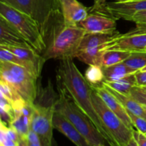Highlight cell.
<instances>
[{
	"instance_id": "cell-1",
	"label": "cell",
	"mask_w": 146,
	"mask_h": 146,
	"mask_svg": "<svg viewBox=\"0 0 146 146\" xmlns=\"http://www.w3.org/2000/svg\"><path fill=\"white\" fill-rule=\"evenodd\" d=\"M72 57L61 59L56 70L57 88L64 91L94 123L111 146H118L104 126L94 107L92 88L81 74Z\"/></svg>"
},
{
	"instance_id": "cell-2",
	"label": "cell",
	"mask_w": 146,
	"mask_h": 146,
	"mask_svg": "<svg viewBox=\"0 0 146 146\" xmlns=\"http://www.w3.org/2000/svg\"><path fill=\"white\" fill-rule=\"evenodd\" d=\"M28 14L39 27L46 48L65 27L58 0H0Z\"/></svg>"
},
{
	"instance_id": "cell-3",
	"label": "cell",
	"mask_w": 146,
	"mask_h": 146,
	"mask_svg": "<svg viewBox=\"0 0 146 146\" xmlns=\"http://www.w3.org/2000/svg\"><path fill=\"white\" fill-rule=\"evenodd\" d=\"M58 98L52 88L46 87L38 90L34 101L31 129L39 137L42 146H52L53 118Z\"/></svg>"
},
{
	"instance_id": "cell-4",
	"label": "cell",
	"mask_w": 146,
	"mask_h": 146,
	"mask_svg": "<svg viewBox=\"0 0 146 146\" xmlns=\"http://www.w3.org/2000/svg\"><path fill=\"white\" fill-rule=\"evenodd\" d=\"M58 98L56 103V111L64 115L91 145L111 146L91 120L77 107L74 101L64 91L58 88Z\"/></svg>"
},
{
	"instance_id": "cell-5",
	"label": "cell",
	"mask_w": 146,
	"mask_h": 146,
	"mask_svg": "<svg viewBox=\"0 0 146 146\" xmlns=\"http://www.w3.org/2000/svg\"><path fill=\"white\" fill-rule=\"evenodd\" d=\"M0 15L24 37L37 53L41 55L44 54L46 45L35 20L28 14L3 1H0Z\"/></svg>"
},
{
	"instance_id": "cell-6",
	"label": "cell",
	"mask_w": 146,
	"mask_h": 146,
	"mask_svg": "<svg viewBox=\"0 0 146 146\" xmlns=\"http://www.w3.org/2000/svg\"><path fill=\"white\" fill-rule=\"evenodd\" d=\"M0 78L1 81L15 88L27 104H34L38 93V78L27 68L17 64L0 61Z\"/></svg>"
},
{
	"instance_id": "cell-7",
	"label": "cell",
	"mask_w": 146,
	"mask_h": 146,
	"mask_svg": "<svg viewBox=\"0 0 146 146\" xmlns=\"http://www.w3.org/2000/svg\"><path fill=\"white\" fill-rule=\"evenodd\" d=\"M85 30L79 26H65L54 38L42 54L44 61L49 59H63L74 56L85 35Z\"/></svg>"
},
{
	"instance_id": "cell-8",
	"label": "cell",
	"mask_w": 146,
	"mask_h": 146,
	"mask_svg": "<svg viewBox=\"0 0 146 146\" xmlns=\"http://www.w3.org/2000/svg\"><path fill=\"white\" fill-rule=\"evenodd\" d=\"M92 88V87H91ZM92 100L101 122L118 146H125L133 138V131L106 105L92 88Z\"/></svg>"
},
{
	"instance_id": "cell-9",
	"label": "cell",
	"mask_w": 146,
	"mask_h": 146,
	"mask_svg": "<svg viewBox=\"0 0 146 146\" xmlns=\"http://www.w3.org/2000/svg\"><path fill=\"white\" fill-rule=\"evenodd\" d=\"M146 47V31L135 27L133 29L125 33L117 32L110 41L101 46L103 52L109 50L135 51H144Z\"/></svg>"
},
{
	"instance_id": "cell-10",
	"label": "cell",
	"mask_w": 146,
	"mask_h": 146,
	"mask_svg": "<svg viewBox=\"0 0 146 146\" xmlns=\"http://www.w3.org/2000/svg\"><path fill=\"white\" fill-rule=\"evenodd\" d=\"M146 10V0H131L125 1H113L106 4L102 8L91 11L111 16L115 20L131 21L135 13Z\"/></svg>"
},
{
	"instance_id": "cell-11",
	"label": "cell",
	"mask_w": 146,
	"mask_h": 146,
	"mask_svg": "<svg viewBox=\"0 0 146 146\" xmlns=\"http://www.w3.org/2000/svg\"><path fill=\"white\" fill-rule=\"evenodd\" d=\"M91 11V10H90ZM86 33H98L114 35L116 34V20L111 16L91 11L86 18L78 24Z\"/></svg>"
},
{
	"instance_id": "cell-12",
	"label": "cell",
	"mask_w": 146,
	"mask_h": 146,
	"mask_svg": "<svg viewBox=\"0 0 146 146\" xmlns=\"http://www.w3.org/2000/svg\"><path fill=\"white\" fill-rule=\"evenodd\" d=\"M0 47L14 53L27 64L31 74L38 78H39L46 61H44L42 56L37 53L34 48L12 46H0Z\"/></svg>"
},
{
	"instance_id": "cell-13",
	"label": "cell",
	"mask_w": 146,
	"mask_h": 146,
	"mask_svg": "<svg viewBox=\"0 0 146 146\" xmlns=\"http://www.w3.org/2000/svg\"><path fill=\"white\" fill-rule=\"evenodd\" d=\"M64 17V25L78 26L89 14V10L77 0H58Z\"/></svg>"
},
{
	"instance_id": "cell-14",
	"label": "cell",
	"mask_w": 146,
	"mask_h": 146,
	"mask_svg": "<svg viewBox=\"0 0 146 146\" xmlns=\"http://www.w3.org/2000/svg\"><path fill=\"white\" fill-rule=\"evenodd\" d=\"M54 129L65 135L76 146H91L84 135L61 113L55 111L53 118Z\"/></svg>"
},
{
	"instance_id": "cell-15",
	"label": "cell",
	"mask_w": 146,
	"mask_h": 146,
	"mask_svg": "<svg viewBox=\"0 0 146 146\" xmlns=\"http://www.w3.org/2000/svg\"><path fill=\"white\" fill-rule=\"evenodd\" d=\"M91 87L105 103L106 105L125 123V125L128 128L133 131L135 128L133 125L129 113L124 108L123 106L118 101V99L114 96H113L102 84L97 86H91Z\"/></svg>"
},
{
	"instance_id": "cell-16",
	"label": "cell",
	"mask_w": 146,
	"mask_h": 146,
	"mask_svg": "<svg viewBox=\"0 0 146 146\" xmlns=\"http://www.w3.org/2000/svg\"><path fill=\"white\" fill-rule=\"evenodd\" d=\"M0 46H12L32 48L24 37L0 15Z\"/></svg>"
},
{
	"instance_id": "cell-17",
	"label": "cell",
	"mask_w": 146,
	"mask_h": 146,
	"mask_svg": "<svg viewBox=\"0 0 146 146\" xmlns=\"http://www.w3.org/2000/svg\"><path fill=\"white\" fill-rule=\"evenodd\" d=\"M102 85L112 94L113 96L115 97L118 99V101L123 106L124 108L126 109V111L128 113L134 114V115H139V116L145 117V111L144 106L138 104L137 101H135L131 96L124 95V94L118 93L115 91V90L109 88L107 86L104 85L102 84Z\"/></svg>"
},
{
	"instance_id": "cell-18",
	"label": "cell",
	"mask_w": 146,
	"mask_h": 146,
	"mask_svg": "<svg viewBox=\"0 0 146 146\" xmlns=\"http://www.w3.org/2000/svg\"><path fill=\"white\" fill-rule=\"evenodd\" d=\"M106 81H114L121 79L131 74H135L137 71L127 66L124 62L110 66L102 67Z\"/></svg>"
},
{
	"instance_id": "cell-19",
	"label": "cell",
	"mask_w": 146,
	"mask_h": 146,
	"mask_svg": "<svg viewBox=\"0 0 146 146\" xmlns=\"http://www.w3.org/2000/svg\"><path fill=\"white\" fill-rule=\"evenodd\" d=\"M0 92L1 96H4L11 104L15 111H21L27 104L25 100L19 93L9 84L0 81Z\"/></svg>"
},
{
	"instance_id": "cell-20",
	"label": "cell",
	"mask_w": 146,
	"mask_h": 146,
	"mask_svg": "<svg viewBox=\"0 0 146 146\" xmlns=\"http://www.w3.org/2000/svg\"><path fill=\"white\" fill-rule=\"evenodd\" d=\"M103 53L104 52L101 49V46L78 50L74 54L73 58H78L79 61L88 64V66L95 65L101 66V58Z\"/></svg>"
},
{
	"instance_id": "cell-21",
	"label": "cell",
	"mask_w": 146,
	"mask_h": 146,
	"mask_svg": "<svg viewBox=\"0 0 146 146\" xmlns=\"http://www.w3.org/2000/svg\"><path fill=\"white\" fill-rule=\"evenodd\" d=\"M113 35L98 33H86L83 37L79 44L78 50H84L87 48L99 47L105 44L111 40Z\"/></svg>"
},
{
	"instance_id": "cell-22",
	"label": "cell",
	"mask_w": 146,
	"mask_h": 146,
	"mask_svg": "<svg viewBox=\"0 0 146 146\" xmlns=\"http://www.w3.org/2000/svg\"><path fill=\"white\" fill-rule=\"evenodd\" d=\"M103 84L107 86L109 88L115 90V91L124 95L130 96L131 89L133 87L136 86V78L135 74H131L121 79L114 81H106L103 82Z\"/></svg>"
},
{
	"instance_id": "cell-23",
	"label": "cell",
	"mask_w": 146,
	"mask_h": 146,
	"mask_svg": "<svg viewBox=\"0 0 146 146\" xmlns=\"http://www.w3.org/2000/svg\"><path fill=\"white\" fill-rule=\"evenodd\" d=\"M131 52L119 50H109L103 53L101 66L106 67L123 62L131 55Z\"/></svg>"
},
{
	"instance_id": "cell-24",
	"label": "cell",
	"mask_w": 146,
	"mask_h": 146,
	"mask_svg": "<svg viewBox=\"0 0 146 146\" xmlns=\"http://www.w3.org/2000/svg\"><path fill=\"white\" fill-rule=\"evenodd\" d=\"M86 80L93 86H97L103 84L105 80L103 68L99 66H89L84 74Z\"/></svg>"
},
{
	"instance_id": "cell-25",
	"label": "cell",
	"mask_w": 146,
	"mask_h": 146,
	"mask_svg": "<svg viewBox=\"0 0 146 146\" xmlns=\"http://www.w3.org/2000/svg\"><path fill=\"white\" fill-rule=\"evenodd\" d=\"M0 109L1 122L7 126H9L15 118V111L8 100L2 96H0Z\"/></svg>"
},
{
	"instance_id": "cell-26",
	"label": "cell",
	"mask_w": 146,
	"mask_h": 146,
	"mask_svg": "<svg viewBox=\"0 0 146 146\" xmlns=\"http://www.w3.org/2000/svg\"><path fill=\"white\" fill-rule=\"evenodd\" d=\"M123 62L133 69L140 71L146 66V51L131 52L129 57Z\"/></svg>"
},
{
	"instance_id": "cell-27",
	"label": "cell",
	"mask_w": 146,
	"mask_h": 146,
	"mask_svg": "<svg viewBox=\"0 0 146 146\" xmlns=\"http://www.w3.org/2000/svg\"><path fill=\"white\" fill-rule=\"evenodd\" d=\"M0 61H6V62H9L11 64H17V65L21 66L24 68H27L29 71V68L27 64L24 61L19 58L17 56H16L14 53L11 52L9 50L5 49L4 48L0 47Z\"/></svg>"
},
{
	"instance_id": "cell-28",
	"label": "cell",
	"mask_w": 146,
	"mask_h": 146,
	"mask_svg": "<svg viewBox=\"0 0 146 146\" xmlns=\"http://www.w3.org/2000/svg\"><path fill=\"white\" fill-rule=\"evenodd\" d=\"M130 96L138 104L146 107V88L137 86L133 87L130 93Z\"/></svg>"
},
{
	"instance_id": "cell-29",
	"label": "cell",
	"mask_w": 146,
	"mask_h": 146,
	"mask_svg": "<svg viewBox=\"0 0 146 146\" xmlns=\"http://www.w3.org/2000/svg\"><path fill=\"white\" fill-rule=\"evenodd\" d=\"M132 121L133 125L134 128L143 133L146 134V119L143 117L139 116V115H134V114L128 113Z\"/></svg>"
},
{
	"instance_id": "cell-30",
	"label": "cell",
	"mask_w": 146,
	"mask_h": 146,
	"mask_svg": "<svg viewBox=\"0 0 146 146\" xmlns=\"http://www.w3.org/2000/svg\"><path fill=\"white\" fill-rule=\"evenodd\" d=\"M130 21L135 23L136 27L139 29L146 31V10L135 13Z\"/></svg>"
},
{
	"instance_id": "cell-31",
	"label": "cell",
	"mask_w": 146,
	"mask_h": 146,
	"mask_svg": "<svg viewBox=\"0 0 146 146\" xmlns=\"http://www.w3.org/2000/svg\"><path fill=\"white\" fill-rule=\"evenodd\" d=\"M133 137L139 146H146V135L134 129L133 131Z\"/></svg>"
},
{
	"instance_id": "cell-32",
	"label": "cell",
	"mask_w": 146,
	"mask_h": 146,
	"mask_svg": "<svg viewBox=\"0 0 146 146\" xmlns=\"http://www.w3.org/2000/svg\"><path fill=\"white\" fill-rule=\"evenodd\" d=\"M137 86L146 88V71H138L135 74Z\"/></svg>"
},
{
	"instance_id": "cell-33",
	"label": "cell",
	"mask_w": 146,
	"mask_h": 146,
	"mask_svg": "<svg viewBox=\"0 0 146 146\" xmlns=\"http://www.w3.org/2000/svg\"><path fill=\"white\" fill-rule=\"evenodd\" d=\"M106 1L107 0H94V6H93L92 8H91V9L96 10L102 8V7L106 4Z\"/></svg>"
},
{
	"instance_id": "cell-34",
	"label": "cell",
	"mask_w": 146,
	"mask_h": 146,
	"mask_svg": "<svg viewBox=\"0 0 146 146\" xmlns=\"http://www.w3.org/2000/svg\"><path fill=\"white\" fill-rule=\"evenodd\" d=\"M27 141V145L28 146H42L41 145V141L40 140L38 141Z\"/></svg>"
},
{
	"instance_id": "cell-35",
	"label": "cell",
	"mask_w": 146,
	"mask_h": 146,
	"mask_svg": "<svg viewBox=\"0 0 146 146\" xmlns=\"http://www.w3.org/2000/svg\"><path fill=\"white\" fill-rule=\"evenodd\" d=\"M125 146H139V145H138V144L137 143L135 140L134 139V138L133 137V138L130 140L129 142H128Z\"/></svg>"
},
{
	"instance_id": "cell-36",
	"label": "cell",
	"mask_w": 146,
	"mask_h": 146,
	"mask_svg": "<svg viewBox=\"0 0 146 146\" xmlns=\"http://www.w3.org/2000/svg\"><path fill=\"white\" fill-rule=\"evenodd\" d=\"M19 146H28L27 145V139H21L19 143Z\"/></svg>"
},
{
	"instance_id": "cell-37",
	"label": "cell",
	"mask_w": 146,
	"mask_h": 146,
	"mask_svg": "<svg viewBox=\"0 0 146 146\" xmlns=\"http://www.w3.org/2000/svg\"><path fill=\"white\" fill-rule=\"evenodd\" d=\"M140 71H146V66H145V67H144V68H143L142 69L140 70Z\"/></svg>"
},
{
	"instance_id": "cell-38",
	"label": "cell",
	"mask_w": 146,
	"mask_h": 146,
	"mask_svg": "<svg viewBox=\"0 0 146 146\" xmlns=\"http://www.w3.org/2000/svg\"><path fill=\"white\" fill-rule=\"evenodd\" d=\"M117 1H131V0H117Z\"/></svg>"
},
{
	"instance_id": "cell-39",
	"label": "cell",
	"mask_w": 146,
	"mask_h": 146,
	"mask_svg": "<svg viewBox=\"0 0 146 146\" xmlns=\"http://www.w3.org/2000/svg\"><path fill=\"white\" fill-rule=\"evenodd\" d=\"M91 146H106V145H91Z\"/></svg>"
},
{
	"instance_id": "cell-40",
	"label": "cell",
	"mask_w": 146,
	"mask_h": 146,
	"mask_svg": "<svg viewBox=\"0 0 146 146\" xmlns=\"http://www.w3.org/2000/svg\"><path fill=\"white\" fill-rule=\"evenodd\" d=\"M144 108H145V118L146 119V107H144Z\"/></svg>"
},
{
	"instance_id": "cell-41",
	"label": "cell",
	"mask_w": 146,
	"mask_h": 146,
	"mask_svg": "<svg viewBox=\"0 0 146 146\" xmlns=\"http://www.w3.org/2000/svg\"><path fill=\"white\" fill-rule=\"evenodd\" d=\"M144 51H146V47H145V50H144Z\"/></svg>"
},
{
	"instance_id": "cell-42",
	"label": "cell",
	"mask_w": 146,
	"mask_h": 146,
	"mask_svg": "<svg viewBox=\"0 0 146 146\" xmlns=\"http://www.w3.org/2000/svg\"></svg>"
},
{
	"instance_id": "cell-43",
	"label": "cell",
	"mask_w": 146,
	"mask_h": 146,
	"mask_svg": "<svg viewBox=\"0 0 146 146\" xmlns=\"http://www.w3.org/2000/svg\"><path fill=\"white\" fill-rule=\"evenodd\" d=\"M145 135H146V134H145Z\"/></svg>"
}]
</instances>
